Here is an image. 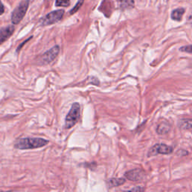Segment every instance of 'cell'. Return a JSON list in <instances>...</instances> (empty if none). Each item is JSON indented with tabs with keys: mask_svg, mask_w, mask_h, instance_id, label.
I'll use <instances>...</instances> for the list:
<instances>
[{
	"mask_svg": "<svg viewBox=\"0 0 192 192\" xmlns=\"http://www.w3.org/2000/svg\"><path fill=\"white\" fill-rule=\"evenodd\" d=\"M64 14H65V11L62 10V9L51 11L50 13L46 14L44 17L41 19V25L44 26L52 25V24H56L60 20H62L64 16Z\"/></svg>",
	"mask_w": 192,
	"mask_h": 192,
	"instance_id": "obj_4",
	"label": "cell"
},
{
	"mask_svg": "<svg viewBox=\"0 0 192 192\" xmlns=\"http://www.w3.org/2000/svg\"><path fill=\"white\" fill-rule=\"evenodd\" d=\"M84 3V0H79L78 2H77V4L75 5V6L74 7L73 9L70 11V14H75L79 9L81 8V6L83 5V4Z\"/></svg>",
	"mask_w": 192,
	"mask_h": 192,
	"instance_id": "obj_14",
	"label": "cell"
},
{
	"mask_svg": "<svg viewBox=\"0 0 192 192\" xmlns=\"http://www.w3.org/2000/svg\"><path fill=\"white\" fill-rule=\"evenodd\" d=\"M48 143V140L40 137H26L17 140L14 146L18 149H38L45 146Z\"/></svg>",
	"mask_w": 192,
	"mask_h": 192,
	"instance_id": "obj_1",
	"label": "cell"
},
{
	"mask_svg": "<svg viewBox=\"0 0 192 192\" xmlns=\"http://www.w3.org/2000/svg\"><path fill=\"white\" fill-rule=\"evenodd\" d=\"M185 11H186V10L182 9V8L175 9L171 13V18H172V20H176V21H181L182 17H183V14H185Z\"/></svg>",
	"mask_w": 192,
	"mask_h": 192,
	"instance_id": "obj_10",
	"label": "cell"
},
{
	"mask_svg": "<svg viewBox=\"0 0 192 192\" xmlns=\"http://www.w3.org/2000/svg\"><path fill=\"white\" fill-rule=\"evenodd\" d=\"M180 51L182 52H186L188 53V54H192V50H191V45H188V46H184V47H182L180 49H179Z\"/></svg>",
	"mask_w": 192,
	"mask_h": 192,
	"instance_id": "obj_16",
	"label": "cell"
},
{
	"mask_svg": "<svg viewBox=\"0 0 192 192\" xmlns=\"http://www.w3.org/2000/svg\"><path fill=\"white\" fill-rule=\"evenodd\" d=\"M169 129H170V125L168 124L163 122V123L158 125L157 131L159 134H164L169 131Z\"/></svg>",
	"mask_w": 192,
	"mask_h": 192,
	"instance_id": "obj_12",
	"label": "cell"
},
{
	"mask_svg": "<svg viewBox=\"0 0 192 192\" xmlns=\"http://www.w3.org/2000/svg\"><path fill=\"white\" fill-rule=\"evenodd\" d=\"M90 83L92 84L97 85V86H98L99 84H100V83H99V80H98V78H95V77H92V78H91Z\"/></svg>",
	"mask_w": 192,
	"mask_h": 192,
	"instance_id": "obj_17",
	"label": "cell"
},
{
	"mask_svg": "<svg viewBox=\"0 0 192 192\" xmlns=\"http://www.w3.org/2000/svg\"><path fill=\"white\" fill-rule=\"evenodd\" d=\"M179 127L186 130L191 129V119H182L179 123Z\"/></svg>",
	"mask_w": 192,
	"mask_h": 192,
	"instance_id": "obj_13",
	"label": "cell"
},
{
	"mask_svg": "<svg viewBox=\"0 0 192 192\" xmlns=\"http://www.w3.org/2000/svg\"><path fill=\"white\" fill-rule=\"evenodd\" d=\"M70 5V0H56V6L69 7Z\"/></svg>",
	"mask_w": 192,
	"mask_h": 192,
	"instance_id": "obj_15",
	"label": "cell"
},
{
	"mask_svg": "<svg viewBox=\"0 0 192 192\" xmlns=\"http://www.w3.org/2000/svg\"><path fill=\"white\" fill-rule=\"evenodd\" d=\"M80 113V106L78 103L75 102L71 106L70 111L68 113L67 116L65 118V128L66 129L71 128L75 125L79 119Z\"/></svg>",
	"mask_w": 192,
	"mask_h": 192,
	"instance_id": "obj_2",
	"label": "cell"
},
{
	"mask_svg": "<svg viewBox=\"0 0 192 192\" xmlns=\"http://www.w3.org/2000/svg\"><path fill=\"white\" fill-rule=\"evenodd\" d=\"M60 48L58 45L53 47L52 48L45 52L42 55L40 59V64L41 65H47V64L52 62L58 56Z\"/></svg>",
	"mask_w": 192,
	"mask_h": 192,
	"instance_id": "obj_6",
	"label": "cell"
},
{
	"mask_svg": "<svg viewBox=\"0 0 192 192\" xmlns=\"http://www.w3.org/2000/svg\"><path fill=\"white\" fill-rule=\"evenodd\" d=\"M129 191H144V188L140 187V186H138V187L130 189Z\"/></svg>",
	"mask_w": 192,
	"mask_h": 192,
	"instance_id": "obj_18",
	"label": "cell"
},
{
	"mask_svg": "<svg viewBox=\"0 0 192 192\" xmlns=\"http://www.w3.org/2000/svg\"><path fill=\"white\" fill-rule=\"evenodd\" d=\"M14 32V27L13 26H9L0 29V44H2L7 39H9Z\"/></svg>",
	"mask_w": 192,
	"mask_h": 192,
	"instance_id": "obj_8",
	"label": "cell"
},
{
	"mask_svg": "<svg viewBox=\"0 0 192 192\" xmlns=\"http://www.w3.org/2000/svg\"><path fill=\"white\" fill-rule=\"evenodd\" d=\"M173 148L170 146H167L166 144L163 143H158L151 148L148 153V156L151 157V156H155L159 155V154H162V155H169L173 152Z\"/></svg>",
	"mask_w": 192,
	"mask_h": 192,
	"instance_id": "obj_5",
	"label": "cell"
},
{
	"mask_svg": "<svg viewBox=\"0 0 192 192\" xmlns=\"http://www.w3.org/2000/svg\"><path fill=\"white\" fill-rule=\"evenodd\" d=\"M29 1V0H24L20 3V5L14 9L11 15V21L14 24H19L24 17H25L28 10Z\"/></svg>",
	"mask_w": 192,
	"mask_h": 192,
	"instance_id": "obj_3",
	"label": "cell"
},
{
	"mask_svg": "<svg viewBox=\"0 0 192 192\" xmlns=\"http://www.w3.org/2000/svg\"><path fill=\"white\" fill-rule=\"evenodd\" d=\"M5 12V9H4V5H2V3L0 1V15H2V14Z\"/></svg>",
	"mask_w": 192,
	"mask_h": 192,
	"instance_id": "obj_19",
	"label": "cell"
},
{
	"mask_svg": "<svg viewBox=\"0 0 192 192\" xmlns=\"http://www.w3.org/2000/svg\"><path fill=\"white\" fill-rule=\"evenodd\" d=\"M125 181L126 180L124 178H112V179H108L107 185H108L109 188H111L122 186L125 183Z\"/></svg>",
	"mask_w": 192,
	"mask_h": 192,
	"instance_id": "obj_9",
	"label": "cell"
},
{
	"mask_svg": "<svg viewBox=\"0 0 192 192\" xmlns=\"http://www.w3.org/2000/svg\"><path fill=\"white\" fill-rule=\"evenodd\" d=\"M125 176L128 180L133 181V182H140L143 179H144L145 173L140 169H134V170H131V171L125 173Z\"/></svg>",
	"mask_w": 192,
	"mask_h": 192,
	"instance_id": "obj_7",
	"label": "cell"
},
{
	"mask_svg": "<svg viewBox=\"0 0 192 192\" xmlns=\"http://www.w3.org/2000/svg\"><path fill=\"white\" fill-rule=\"evenodd\" d=\"M119 7L122 10L133 9L134 7V0H120Z\"/></svg>",
	"mask_w": 192,
	"mask_h": 192,
	"instance_id": "obj_11",
	"label": "cell"
}]
</instances>
